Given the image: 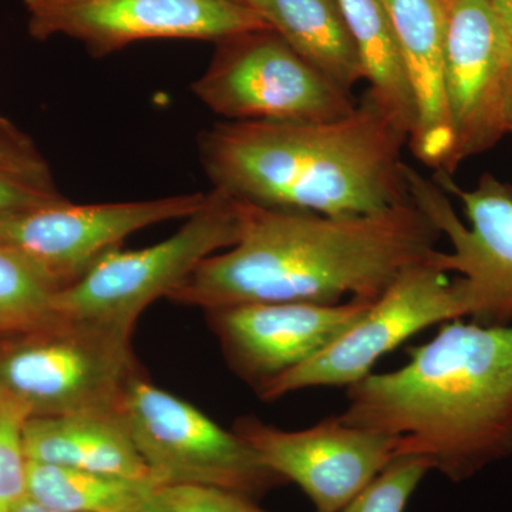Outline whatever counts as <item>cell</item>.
I'll return each mask as SVG.
<instances>
[{
	"instance_id": "18",
	"label": "cell",
	"mask_w": 512,
	"mask_h": 512,
	"mask_svg": "<svg viewBox=\"0 0 512 512\" xmlns=\"http://www.w3.org/2000/svg\"><path fill=\"white\" fill-rule=\"evenodd\" d=\"M373 100L412 137L417 106L399 40L383 0H338Z\"/></svg>"
},
{
	"instance_id": "30",
	"label": "cell",
	"mask_w": 512,
	"mask_h": 512,
	"mask_svg": "<svg viewBox=\"0 0 512 512\" xmlns=\"http://www.w3.org/2000/svg\"><path fill=\"white\" fill-rule=\"evenodd\" d=\"M235 2L242 3V5H244V0H235Z\"/></svg>"
},
{
	"instance_id": "11",
	"label": "cell",
	"mask_w": 512,
	"mask_h": 512,
	"mask_svg": "<svg viewBox=\"0 0 512 512\" xmlns=\"http://www.w3.org/2000/svg\"><path fill=\"white\" fill-rule=\"evenodd\" d=\"M444 93L453 150L444 173L508 134L512 42L488 0H447Z\"/></svg>"
},
{
	"instance_id": "7",
	"label": "cell",
	"mask_w": 512,
	"mask_h": 512,
	"mask_svg": "<svg viewBox=\"0 0 512 512\" xmlns=\"http://www.w3.org/2000/svg\"><path fill=\"white\" fill-rule=\"evenodd\" d=\"M120 412L157 488L201 485L261 497L284 484L247 441L138 373Z\"/></svg>"
},
{
	"instance_id": "6",
	"label": "cell",
	"mask_w": 512,
	"mask_h": 512,
	"mask_svg": "<svg viewBox=\"0 0 512 512\" xmlns=\"http://www.w3.org/2000/svg\"><path fill=\"white\" fill-rule=\"evenodd\" d=\"M404 178L414 204L450 241L431 262L441 272H457L467 318L481 325L512 323V185L484 174L464 190L453 175L424 177L406 163Z\"/></svg>"
},
{
	"instance_id": "28",
	"label": "cell",
	"mask_w": 512,
	"mask_h": 512,
	"mask_svg": "<svg viewBox=\"0 0 512 512\" xmlns=\"http://www.w3.org/2000/svg\"><path fill=\"white\" fill-rule=\"evenodd\" d=\"M505 119H507L508 134H512V70L510 77V86H508L507 109H505Z\"/></svg>"
},
{
	"instance_id": "24",
	"label": "cell",
	"mask_w": 512,
	"mask_h": 512,
	"mask_svg": "<svg viewBox=\"0 0 512 512\" xmlns=\"http://www.w3.org/2000/svg\"><path fill=\"white\" fill-rule=\"evenodd\" d=\"M157 491L173 512H268L252 498L221 488L171 485Z\"/></svg>"
},
{
	"instance_id": "16",
	"label": "cell",
	"mask_w": 512,
	"mask_h": 512,
	"mask_svg": "<svg viewBox=\"0 0 512 512\" xmlns=\"http://www.w3.org/2000/svg\"><path fill=\"white\" fill-rule=\"evenodd\" d=\"M20 437L26 460L156 485L121 412L33 417Z\"/></svg>"
},
{
	"instance_id": "31",
	"label": "cell",
	"mask_w": 512,
	"mask_h": 512,
	"mask_svg": "<svg viewBox=\"0 0 512 512\" xmlns=\"http://www.w3.org/2000/svg\"><path fill=\"white\" fill-rule=\"evenodd\" d=\"M444 2H447V0H444Z\"/></svg>"
},
{
	"instance_id": "2",
	"label": "cell",
	"mask_w": 512,
	"mask_h": 512,
	"mask_svg": "<svg viewBox=\"0 0 512 512\" xmlns=\"http://www.w3.org/2000/svg\"><path fill=\"white\" fill-rule=\"evenodd\" d=\"M392 372L346 390L340 420L399 437L397 456H421L453 483L512 456V323L451 320L407 350Z\"/></svg>"
},
{
	"instance_id": "5",
	"label": "cell",
	"mask_w": 512,
	"mask_h": 512,
	"mask_svg": "<svg viewBox=\"0 0 512 512\" xmlns=\"http://www.w3.org/2000/svg\"><path fill=\"white\" fill-rule=\"evenodd\" d=\"M244 217L245 202L212 188L174 235L153 247L113 249L79 281L56 292L53 308L66 318L133 333L151 303L168 298L202 261L237 244Z\"/></svg>"
},
{
	"instance_id": "8",
	"label": "cell",
	"mask_w": 512,
	"mask_h": 512,
	"mask_svg": "<svg viewBox=\"0 0 512 512\" xmlns=\"http://www.w3.org/2000/svg\"><path fill=\"white\" fill-rule=\"evenodd\" d=\"M192 93L225 121H325L357 106L272 29L222 40Z\"/></svg>"
},
{
	"instance_id": "9",
	"label": "cell",
	"mask_w": 512,
	"mask_h": 512,
	"mask_svg": "<svg viewBox=\"0 0 512 512\" xmlns=\"http://www.w3.org/2000/svg\"><path fill=\"white\" fill-rule=\"evenodd\" d=\"M205 192L156 200L73 204L69 200L0 215V248L18 256L57 292L79 281L104 255L141 229L187 220Z\"/></svg>"
},
{
	"instance_id": "14",
	"label": "cell",
	"mask_w": 512,
	"mask_h": 512,
	"mask_svg": "<svg viewBox=\"0 0 512 512\" xmlns=\"http://www.w3.org/2000/svg\"><path fill=\"white\" fill-rule=\"evenodd\" d=\"M370 302L249 303L207 312L232 372L255 392L319 355L365 315Z\"/></svg>"
},
{
	"instance_id": "15",
	"label": "cell",
	"mask_w": 512,
	"mask_h": 512,
	"mask_svg": "<svg viewBox=\"0 0 512 512\" xmlns=\"http://www.w3.org/2000/svg\"><path fill=\"white\" fill-rule=\"evenodd\" d=\"M399 40L417 106L416 130L407 147L413 156L444 173L453 150L446 93L447 10L444 0H383Z\"/></svg>"
},
{
	"instance_id": "29",
	"label": "cell",
	"mask_w": 512,
	"mask_h": 512,
	"mask_svg": "<svg viewBox=\"0 0 512 512\" xmlns=\"http://www.w3.org/2000/svg\"><path fill=\"white\" fill-rule=\"evenodd\" d=\"M49 2V0H25L26 5L30 10L37 8V6L43 5V3Z\"/></svg>"
},
{
	"instance_id": "21",
	"label": "cell",
	"mask_w": 512,
	"mask_h": 512,
	"mask_svg": "<svg viewBox=\"0 0 512 512\" xmlns=\"http://www.w3.org/2000/svg\"><path fill=\"white\" fill-rule=\"evenodd\" d=\"M56 289L18 256L0 248V339L55 318Z\"/></svg>"
},
{
	"instance_id": "4",
	"label": "cell",
	"mask_w": 512,
	"mask_h": 512,
	"mask_svg": "<svg viewBox=\"0 0 512 512\" xmlns=\"http://www.w3.org/2000/svg\"><path fill=\"white\" fill-rule=\"evenodd\" d=\"M131 335L56 315L0 339V407L25 420L120 412L127 384L140 373Z\"/></svg>"
},
{
	"instance_id": "13",
	"label": "cell",
	"mask_w": 512,
	"mask_h": 512,
	"mask_svg": "<svg viewBox=\"0 0 512 512\" xmlns=\"http://www.w3.org/2000/svg\"><path fill=\"white\" fill-rule=\"evenodd\" d=\"M30 12L33 36L73 37L100 56L146 39L222 42L271 29L235 0H49Z\"/></svg>"
},
{
	"instance_id": "10",
	"label": "cell",
	"mask_w": 512,
	"mask_h": 512,
	"mask_svg": "<svg viewBox=\"0 0 512 512\" xmlns=\"http://www.w3.org/2000/svg\"><path fill=\"white\" fill-rule=\"evenodd\" d=\"M431 259L404 272L319 355L266 384L259 399L274 402L298 390L353 386L373 373L382 357L421 330L467 318L460 278L450 281Z\"/></svg>"
},
{
	"instance_id": "20",
	"label": "cell",
	"mask_w": 512,
	"mask_h": 512,
	"mask_svg": "<svg viewBox=\"0 0 512 512\" xmlns=\"http://www.w3.org/2000/svg\"><path fill=\"white\" fill-rule=\"evenodd\" d=\"M66 201L33 141L0 117V215Z\"/></svg>"
},
{
	"instance_id": "3",
	"label": "cell",
	"mask_w": 512,
	"mask_h": 512,
	"mask_svg": "<svg viewBox=\"0 0 512 512\" xmlns=\"http://www.w3.org/2000/svg\"><path fill=\"white\" fill-rule=\"evenodd\" d=\"M409 134L369 93L325 121H220L198 138L212 188L262 208L353 217L410 200Z\"/></svg>"
},
{
	"instance_id": "26",
	"label": "cell",
	"mask_w": 512,
	"mask_h": 512,
	"mask_svg": "<svg viewBox=\"0 0 512 512\" xmlns=\"http://www.w3.org/2000/svg\"><path fill=\"white\" fill-rule=\"evenodd\" d=\"M128 512H173V510L164 503L163 498L160 497L156 490L153 494L148 495L143 503L138 504L137 507Z\"/></svg>"
},
{
	"instance_id": "25",
	"label": "cell",
	"mask_w": 512,
	"mask_h": 512,
	"mask_svg": "<svg viewBox=\"0 0 512 512\" xmlns=\"http://www.w3.org/2000/svg\"><path fill=\"white\" fill-rule=\"evenodd\" d=\"M488 2L512 42V0H488Z\"/></svg>"
},
{
	"instance_id": "1",
	"label": "cell",
	"mask_w": 512,
	"mask_h": 512,
	"mask_svg": "<svg viewBox=\"0 0 512 512\" xmlns=\"http://www.w3.org/2000/svg\"><path fill=\"white\" fill-rule=\"evenodd\" d=\"M441 234L429 215L403 204L369 215L330 217L245 202L234 247L202 261L170 301L204 311L249 303H373L413 266L426 264Z\"/></svg>"
},
{
	"instance_id": "17",
	"label": "cell",
	"mask_w": 512,
	"mask_h": 512,
	"mask_svg": "<svg viewBox=\"0 0 512 512\" xmlns=\"http://www.w3.org/2000/svg\"><path fill=\"white\" fill-rule=\"evenodd\" d=\"M311 66L352 93L363 73L338 0H244Z\"/></svg>"
},
{
	"instance_id": "22",
	"label": "cell",
	"mask_w": 512,
	"mask_h": 512,
	"mask_svg": "<svg viewBox=\"0 0 512 512\" xmlns=\"http://www.w3.org/2000/svg\"><path fill=\"white\" fill-rule=\"evenodd\" d=\"M426 457L397 456L342 512H406L407 505L427 474Z\"/></svg>"
},
{
	"instance_id": "19",
	"label": "cell",
	"mask_w": 512,
	"mask_h": 512,
	"mask_svg": "<svg viewBox=\"0 0 512 512\" xmlns=\"http://www.w3.org/2000/svg\"><path fill=\"white\" fill-rule=\"evenodd\" d=\"M156 485L26 460V497L56 512H128Z\"/></svg>"
},
{
	"instance_id": "23",
	"label": "cell",
	"mask_w": 512,
	"mask_h": 512,
	"mask_svg": "<svg viewBox=\"0 0 512 512\" xmlns=\"http://www.w3.org/2000/svg\"><path fill=\"white\" fill-rule=\"evenodd\" d=\"M23 419L0 407V512H13L26 497V457L22 448Z\"/></svg>"
},
{
	"instance_id": "27",
	"label": "cell",
	"mask_w": 512,
	"mask_h": 512,
	"mask_svg": "<svg viewBox=\"0 0 512 512\" xmlns=\"http://www.w3.org/2000/svg\"><path fill=\"white\" fill-rule=\"evenodd\" d=\"M13 512H56L52 510H47V508L42 507V505L36 504L35 501L29 500L28 497L23 498L20 501L18 507Z\"/></svg>"
},
{
	"instance_id": "12",
	"label": "cell",
	"mask_w": 512,
	"mask_h": 512,
	"mask_svg": "<svg viewBox=\"0 0 512 512\" xmlns=\"http://www.w3.org/2000/svg\"><path fill=\"white\" fill-rule=\"evenodd\" d=\"M234 431L266 468L298 485L315 512L345 510L392 463L399 443V437L349 426L339 416L296 431L247 416Z\"/></svg>"
}]
</instances>
